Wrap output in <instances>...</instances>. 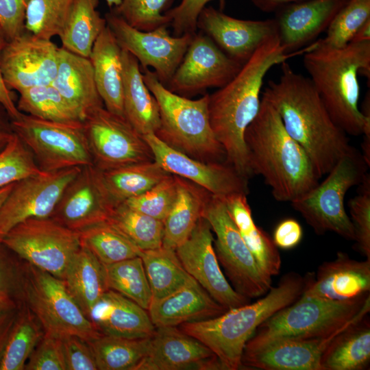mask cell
Wrapping results in <instances>:
<instances>
[{"label":"cell","instance_id":"9a60e30c","mask_svg":"<svg viewBox=\"0 0 370 370\" xmlns=\"http://www.w3.org/2000/svg\"><path fill=\"white\" fill-rule=\"evenodd\" d=\"M81 168L44 171L16 182L0 207V240L26 219L49 217L65 188Z\"/></svg>","mask_w":370,"mask_h":370},{"label":"cell","instance_id":"cb8c5ba5","mask_svg":"<svg viewBox=\"0 0 370 370\" xmlns=\"http://www.w3.org/2000/svg\"><path fill=\"white\" fill-rule=\"evenodd\" d=\"M306 278L301 296L336 301L358 299L369 294L370 259L358 261L338 251L334 260L323 262Z\"/></svg>","mask_w":370,"mask_h":370},{"label":"cell","instance_id":"f35d334b","mask_svg":"<svg viewBox=\"0 0 370 370\" xmlns=\"http://www.w3.org/2000/svg\"><path fill=\"white\" fill-rule=\"evenodd\" d=\"M151 338H125L102 334L88 342L98 370H134L147 354Z\"/></svg>","mask_w":370,"mask_h":370},{"label":"cell","instance_id":"bcb514c9","mask_svg":"<svg viewBox=\"0 0 370 370\" xmlns=\"http://www.w3.org/2000/svg\"><path fill=\"white\" fill-rule=\"evenodd\" d=\"M42 172L32 153L14 133L0 151V188Z\"/></svg>","mask_w":370,"mask_h":370},{"label":"cell","instance_id":"b9f144b4","mask_svg":"<svg viewBox=\"0 0 370 370\" xmlns=\"http://www.w3.org/2000/svg\"><path fill=\"white\" fill-rule=\"evenodd\" d=\"M103 266L108 289L149 309L153 297L140 256Z\"/></svg>","mask_w":370,"mask_h":370},{"label":"cell","instance_id":"ee69618b","mask_svg":"<svg viewBox=\"0 0 370 370\" xmlns=\"http://www.w3.org/2000/svg\"><path fill=\"white\" fill-rule=\"evenodd\" d=\"M74 0H30L25 30L45 40L60 36Z\"/></svg>","mask_w":370,"mask_h":370},{"label":"cell","instance_id":"5b68a950","mask_svg":"<svg viewBox=\"0 0 370 370\" xmlns=\"http://www.w3.org/2000/svg\"><path fill=\"white\" fill-rule=\"evenodd\" d=\"M306 280V275L288 273L254 303L227 310L214 318L185 323L177 328L209 348L225 370H237L242 367L245 345L257 328L296 301L304 291Z\"/></svg>","mask_w":370,"mask_h":370},{"label":"cell","instance_id":"ffe728a7","mask_svg":"<svg viewBox=\"0 0 370 370\" xmlns=\"http://www.w3.org/2000/svg\"><path fill=\"white\" fill-rule=\"evenodd\" d=\"M143 136L153 152L154 160L169 173L188 180L223 198L249 193L248 179L226 162H201L171 148L154 134Z\"/></svg>","mask_w":370,"mask_h":370},{"label":"cell","instance_id":"8d00e7d4","mask_svg":"<svg viewBox=\"0 0 370 370\" xmlns=\"http://www.w3.org/2000/svg\"><path fill=\"white\" fill-rule=\"evenodd\" d=\"M101 173L109 192L119 203L143 193L171 175L155 160L101 171Z\"/></svg>","mask_w":370,"mask_h":370},{"label":"cell","instance_id":"9f6ffc18","mask_svg":"<svg viewBox=\"0 0 370 370\" xmlns=\"http://www.w3.org/2000/svg\"><path fill=\"white\" fill-rule=\"evenodd\" d=\"M302 236L303 230L299 223L293 219H286L276 226L272 239L277 247L289 249L296 247Z\"/></svg>","mask_w":370,"mask_h":370},{"label":"cell","instance_id":"7bdbcfd3","mask_svg":"<svg viewBox=\"0 0 370 370\" xmlns=\"http://www.w3.org/2000/svg\"><path fill=\"white\" fill-rule=\"evenodd\" d=\"M79 233L81 245L88 249L103 264L139 256L141 252L106 221L90 226Z\"/></svg>","mask_w":370,"mask_h":370},{"label":"cell","instance_id":"7dc6e473","mask_svg":"<svg viewBox=\"0 0 370 370\" xmlns=\"http://www.w3.org/2000/svg\"><path fill=\"white\" fill-rule=\"evenodd\" d=\"M177 193V177L171 174L147 191L123 203L133 210L163 221L174 204Z\"/></svg>","mask_w":370,"mask_h":370},{"label":"cell","instance_id":"6f0895ef","mask_svg":"<svg viewBox=\"0 0 370 370\" xmlns=\"http://www.w3.org/2000/svg\"><path fill=\"white\" fill-rule=\"evenodd\" d=\"M23 304L0 305V358Z\"/></svg>","mask_w":370,"mask_h":370},{"label":"cell","instance_id":"30bf717a","mask_svg":"<svg viewBox=\"0 0 370 370\" xmlns=\"http://www.w3.org/2000/svg\"><path fill=\"white\" fill-rule=\"evenodd\" d=\"M10 124L43 171L93 165L84 123H59L23 113Z\"/></svg>","mask_w":370,"mask_h":370},{"label":"cell","instance_id":"be15d7a7","mask_svg":"<svg viewBox=\"0 0 370 370\" xmlns=\"http://www.w3.org/2000/svg\"><path fill=\"white\" fill-rule=\"evenodd\" d=\"M15 183L10 184L9 185H7L4 187H2L0 188V207L1 206L2 204L12 190V188L14 187Z\"/></svg>","mask_w":370,"mask_h":370},{"label":"cell","instance_id":"ac0fdd59","mask_svg":"<svg viewBox=\"0 0 370 370\" xmlns=\"http://www.w3.org/2000/svg\"><path fill=\"white\" fill-rule=\"evenodd\" d=\"M58 49L51 40L27 32L7 42L1 54V70L7 87L20 92L51 84L57 73Z\"/></svg>","mask_w":370,"mask_h":370},{"label":"cell","instance_id":"94428289","mask_svg":"<svg viewBox=\"0 0 370 370\" xmlns=\"http://www.w3.org/2000/svg\"><path fill=\"white\" fill-rule=\"evenodd\" d=\"M13 134L11 124L8 123L0 114V151L5 147Z\"/></svg>","mask_w":370,"mask_h":370},{"label":"cell","instance_id":"7402d4cb","mask_svg":"<svg viewBox=\"0 0 370 370\" xmlns=\"http://www.w3.org/2000/svg\"><path fill=\"white\" fill-rule=\"evenodd\" d=\"M220 370L214 353L177 327L157 328L146 356L134 370Z\"/></svg>","mask_w":370,"mask_h":370},{"label":"cell","instance_id":"f1b7e54d","mask_svg":"<svg viewBox=\"0 0 370 370\" xmlns=\"http://www.w3.org/2000/svg\"><path fill=\"white\" fill-rule=\"evenodd\" d=\"M125 119L142 136L155 134L160 124L156 99L144 82L138 60L121 49Z\"/></svg>","mask_w":370,"mask_h":370},{"label":"cell","instance_id":"4316f807","mask_svg":"<svg viewBox=\"0 0 370 370\" xmlns=\"http://www.w3.org/2000/svg\"><path fill=\"white\" fill-rule=\"evenodd\" d=\"M90 319L105 335L149 338L156 330L147 310L110 289L96 304Z\"/></svg>","mask_w":370,"mask_h":370},{"label":"cell","instance_id":"277c9868","mask_svg":"<svg viewBox=\"0 0 370 370\" xmlns=\"http://www.w3.org/2000/svg\"><path fill=\"white\" fill-rule=\"evenodd\" d=\"M318 41V40H317ZM304 65L335 123L347 134L363 135L362 152L370 153V112L358 106V75L369 79L370 41L350 42L340 49L319 45L305 53Z\"/></svg>","mask_w":370,"mask_h":370},{"label":"cell","instance_id":"52a82bcc","mask_svg":"<svg viewBox=\"0 0 370 370\" xmlns=\"http://www.w3.org/2000/svg\"><path fill=\"white\" fill-rule=\"evenodd\" d=\"M369 304V294L345 301L301 295L262 322L247 341L244 350L257 349L283 338L330 334Z\"/></svg>","mask_w":370,"mask_h":370},{"label":"cell","instance_id":"836d02e7","mask_svg":"<svg viewBox=\"0 0 370 370\" xmlns=\"http://www.w3.org/2000/svg\"><path fill=\"white\" fill-rule=\"evenodd\" d=\"M367 315L332 340L321 356V370L367 369L370 362V322Z\"/></svg>","mask_w":370,"mask_h":370},{"label":"cell","instance_id":"11a10c76","mask_svg":"<svg viewBox=\"0 0 370 370\" xmlns=\"http://www.w3.org/2000/svg\"><path fill=\"white\" fill-rule=\"evenodd\" d=\"M29 1L0 0V27L8 42L26 32V12Z\"/></svg>","mask_w":370,"mask_h":370},{"label":"cell","instance_id":"1f68e13d","mask_svg":"<svg viewBox=\"0 0 370 370\" xmlns=\"http://www.w3.org/2000/svg\"><path fill=\"white\" fill-rule=\"evenodd\" d=\"M227 212L261 271L271 278L279 274L281 257L270 236L256 225L247 195L234 194L223 198Z\"/></svg>","mask_w":370,"mask_h":370},{"label":"cell","instance_id":"2e32d148","mask_svg":"<svg viewBox=\"0 0 370 370\" xmlns=\"http://www.w3.org/2000/svg\"><path fill=\"white\" fill-rule=\"evenodd\" d=\"M118 204L109 192L101 171L89 165L82 167L67 185L49 217L79 232L107 221Z\"/></svg>","mask_w":370,"mask_h":370},{"label":"cell","instance_id":"4dcf8cb0","mask_svg":"<svg viewBox=\"0 0 370 370\" xmlns=\"http://www.w3.org/2000/svg\"><path fill=\"white\" fill-rule=\"evenodd\" d=\"M177 193L174 204L163 221L162 246L176 249L190 236L202 217L211 193L177 176Z\"/></svg>","mask_w":370,"mask_h":370},{"label":"cell","instance_id":"7c38bea8","mask_svg":"<svg viewBox=\"0 0 370 370\" xmlns=\"http://www.w3.org/2000/svg\"><path fill=\"white\" fill-rule=\"evenodd\" d=\"M202 217L216 236L213 243L218 261L234 290L249 299L267 293L271 288V278L260 269L230 217L223 198L212 194Z\"/></svg>","mask_w":370,"mask_h":370},{"label":"cell","instance_id":"db71d44e","mask_svg":"<svg viewBox=\"0 0 370 370\" xmlns=\"http://www.w3.org/2000/svg\"><path fill=\"white\" fill-rule=\"evenodd\" d=\"M212 0H182L174 8L165 13L170 20L175 35L195 34L199 16L206 5ZM223 5L225 0H219Z\"/></svg>","mask_w":370,"mask_h":370},{"label":"cell","instance_id":"9c48e42d","mask_svg":"<svg viewBox=\"0 0 370 370\" xmlns=\"http://www.w3.org/2000/svg\"><path fill=\"white\" fill-rule=\"evenodd\" d=\"M23 303L45 333L59 338L78 336L90 342L103 334L84 313L64 281L25 262Z\"/></svg>","mask_w":370,"mask_h":370},{"label":"cell","instance_id":"816d5d0a","mask_svg":"<svg viewBox=\"0 0 370 370\" xmlns=\"http://www.w3.org/2000/svg\"><path fill=\"white\" fill-rule=\"evenodd\" d=\"M25 370H66L61 338L45 333L36 346Z\"/></svg>","mask_w":370,"mask_h":370},{"label":"cell","instance_id":"8992f818","mask_svg":"<svg viewBox=\"0 0 370 370\" xmlns=\"http://www.w3.org/2000/svg\"><path fill=\"white\" fill-rule=\"evenodd\" d=\"M143 80L157 101L160 124L154 134L162 142L204 162H224L226 155L209 118V94L190 99L169 90L153 71L143 68Z\"/></svg>","mask_w":370,"mask_h":370},{"label":"cell","instance_id":"e0dca14e","mask_svg":"<svg viewBox=\"0 0 370 370\" xmlns=\"http://www.w3.org/2000/svg\"><path fill=\"white\" fill-rule=\"evenodd\" d=\"M243 64L223 52L208 36L195 34L166 87L184 97L209 88H219L238 73Z\"/></svg>","mask_w":370,"mask_h":370},{"label":"cell","instance_id":"7a4b0ae2","mask_svg":"<svg viewBox=\"0 0 370 370\" xmlns=\"http://www.w3.org/2000/svg\"><path fill=\"white\" fill-rule=\"evenodd\" d=\"M262 98L276 110L288 134L305 150L319 175H326L350 149L347 134L333 121L309 77L286 62Z\"/></svg>","mask_w":370,"mask_h":370},{"label":"cell","instance_id":"d4e9b609","mask_svg":"<svg viewBox=\"0 0 370 370\" xmlns=\"http://www.w3.org/2000/svg\"><path fill=\"white\" fill-rule=\"evenodd\" d=\"M348 0H306L281 8L275 18L286 53L297 51L327 29Z\"/></svg>","mask_w":370,"mask_h":370},{"label":"cell","instance_id":"e575fe53","mask_svg":"<svg viewBox=\"0 0 370 370\" xmlns=\"http://www.w3.org/2000/svg\"><path fill=\"white\" fill-rule=\"evenodd\" d=\"M99 0H74L59 36L62 48L88 58L93 45L106 27L97 11Z\"/></svg>","mask_w":370,"mask_h":370},{"label":"cell","instance_id":"3957f363","mask_svg":"<svg viewBox=\"0 0 370 370\" xmlns=\"http://www.w3.org/2000/svg\"><path fill=\"white\" fill-rule=\"evenodd\" d=\"M244 138L253 175H262L275 200L291 203L319 183L321 176L310 158L265 99Z\"/></svg>","mask_w":370,"mask_h":370},{"label":"cell","instance_id":"6125c7cd","mask_svg":"<svg viewBox=\"0 0 370 370\" xmlns=\"http://www.w3.org/2000/svg\"><path fill=\"white\" fill-rule=\"evenodd\" d=\"M365 41H370V18L358 29L351 40L354 42Z\"/></svg>","mask_w":370,"mask_h":370},{"label":"cell","instance_id":"d6986e66","mask_svg":"<svg viewBox=\"0 0 370 370\" xmlns=\"http://www.w3.org/2000/svg\"><path fill=\"white\" fill-rule=\"evenodd\" d=\"M213 243L211 227L202 217L175 251L186 272L225 309L249 303L250 299L236 292L227 280L219 266Z\"/></svg>","mask_w":370,"mask_h":370},{"label":"cell","instance_id":"d6a6232c","mask_svg":"<svg viewBox=\"0 0 370 370\" xmlns=\"http://www.w3.org/2000/svg\"><path fill=\"white\" fill-rule=\"evenodd\" d=\"M62 280L82 310L90 319L95 306L108 290L103 264L82 245L67 267Z\"/></svg>","mask_w":370,"mask_h":370},{"label":"cell","instance_id":"60d3db41","mask_svg":"<svg viewBox=\"0 0 370 370\" xmlns=\"http://www.w3.org/2000/svg\"><path fill=\"white\" fill-rule=\"evenodd\" d=\"M140 250L162 246L163 221L118 204L107 221Z\"/></svg>","mask_w":370,"mask_h":370},{"label":"cell","instance_id":"ab89813d","mask_svg":"<svg viewBox=\"0 0 370 370\" xmlns=\"http://www.w3.org/2000/svg\"><path fill=\"white\" fill-rule=\"evenodd\" d=\"M45 334L34 313L23 303L0 358V370H24Z\"/></svg>","mask_w":370,"mask_h":370},{"label":"cell","instance_id":"f5cc1de1","mask_svg":"<svg viewBox=\"0 0 370 370\" xmlns=\"http://www.w3.org/2000/svg\"><path fill=\"white\" fill-rule=\"evenodd\" d=\"M66 370H98L89 343L75 335L61 338Z\"/></svg>","mask_w":370,"mask_h":370},{"label":"cell","instance_id":"74e56055","mask_svg":"<svg viewBox=\"0 0 370 370\" xmlns=\"http://www.w3.org/2000/svg\"><path fill=\"white\" fill-rule=\"evenodd\" d=\"M140 257L151 288L152 299L164 297L193 278L183 267L175 249L162 246L141 251Z\"/></svg>","mask_w":370,"mask_h":370},{"label":"cell","instance_id":"ba28073f","mask_svg":"<svg viewBox=\"0 0 370 370\" xmlns=\"http://www.w3.org/2000/svg\"><path fill=\"white\" fill-rule=\"evenodd\" d=\"M369 166L362 153L351 146L323 182L291 202L293 208L316 234L332 232L354 241V228L345 208V197L349 188L362 182Z\"/></svg>","mask_w":370,"mask_h":370},{"label":"cell","instance_id":"5bb4252c","mask_svg":"<svg viewBox=\"0 0 370 370\" xmlns=\"http://www.w3.org/2000/svg\"><path fill=\"white\" fill-rule=\"evenodd\" d=\"M107 25L121 49L133 55L142 68L152 67L165 86L181 63L195 35L173 36L162 25L151 31L137 29L114 10L106 14Z\"/></svg>","mask_w":370,"mask_h":370},{"label":"cell","instance_id":"e7e4bbea","mask_svg":"<svg viewBox=\"0 0 370 370\" xmlns=\"http://www.w3.org/2000/svg\"><path fill=\"white\" fill-rule=\"evenodd\" d=\"M107 5L109 8H112L113 7H117L121 3V0H106Z\"/></svg>","mask_w":370,"mask_h":370},{"label":"cell","instance_id":"f6af8a7d","mask_svg":"<svg viewBox=\"0 0 370 370\" xmlns=\"http://www.w3.org/2000/svg\"><path fill=\"white\" fill-rule=\"evenodd\" d=\"M370 18V0H348L336 14L319 45L340 49L349 44L358 29Z\"/></svg>","mask_w":370,"mask_h":370},{"label":"cell","instance_id":"484cf974","mask_svg":"<svg viewBox=\"0 0 370 370\" xmlns=\"http://www.w3.org/2000/svg\"><path fill=\"white\" fill-rule=\"evenodd\" d=\"M227 310L193 278L164 297L152 299L147 310L156 328L214 318Z\"/></svg>","mask_w":370,"mask_h":370},{"label":"cell","instance_id":"f546056e","mask_svg":"<svg viewBox=\"0 0 370 370\" xmlns=\"http://www.w3.org/2000/svg\"><path fill=\"white\" fill-rule=\"evenodd\" d=\"M51 84L82 112L85 119L94 110L104 106L88 58L59 47L57 73Z\"/></svg>","mask_w":370,"mask_h":370},{"label":"cell","instance_id":"680465c9","mask_svg":"<svg viewBox=\"0 0 370 370\" xmlns=\"http://www.w3.org/2000/svg\"><path fill=\"white\" fill-rule=\"evenodd\" d=\"M7 42L2 29L0 27V104L11 119L14 120L19 118L23 113L19 111L15 105L10 89L5 85L1 73V54Z\"/></svg>","mask_w":370,"mask_h":370},{"label":"cell","instance_id":"d590c367","mask_svg":"<svg viewBox=\"0 0 370 370\" xmlns=\"http://www.w3.org/2000/svg\"><path fill=\"white\" fill-rule=\"evenodd\" d=\"M20 112L45 120L64 123H84L85 116L51 84L34 86L19 92Z\"/></svg>","mask_w":370,"mask_h":370},{"label":"cell","instance_id":"83f0119b","mask_svg":"<svg viewBox=\"0 0 370 370\" xmlns=\"http://www.w3.org/2000/svg\"><path fill=\"white\" fill-rule=\"evenodd\" d=\"M89 59L104 107L124 117L121 48L108 25L95 40Z\"/></svg>","mask_w":370,"mask_h":370},{"label":"cell","instance_id":"8fae6325","mask_svg":"<svg viewBox=\"0 0 370 370\" xmlns=\"http://www.w3.org/2000/svg\"><path fill=\"white\" fill-rule=\"evenodd\" d=\"M0 243L23 261L61 280L82 247L78 232L51 217L26 219L12 227Z\"/></svg>","mask_w":370,"mask_h":370},{"label":"cell","instance_id":"6da1fadb","mask_svg":"<svg viewBox=\"0 0 370 370\" xmlns=\"http://www.w3.org/2000/svg\"><path fill=\"white\" fill-rule=\"evenodd\" d=\"M312 49L311 44L286 53L278 34L274 35L258 48L227 84L209 95L210 122L225 152V162L248 180L253 173L244 136L260 110L264 78L273 66Z\"/></svg>","mask_w":370,"mask_h":370},{"label":"cell","instance_id":"681fc988","mask_svg":"<svg viewBox=\"0 0 370 370\" xmlns=\"http://www.w3.org/2000/svg\"><path fill=\"white\" fill-rule=\"evenodd\" d=\"M25 261L0 243V305L23 304Z\"/></svg>","mask_w":370,"mask_h":370},{"label":"cell","instance_id":"603a6c76","mask_svg":"<svg viewBox=\"0 0 370 370\" xmlns=\"http://www.w3.org/2000/svg\"><path fill=\"white\" fill-rule=\"evenodd\" d=\"M197 27L227 56L241 64L247 62L265 40L278 34L275 19L242 20L212 7L202 10Z\"/></svg>","mask_w":370,"mask_h":370},{"label":"cell","instance_id":"c3c4849f","mask_svg":"<svg viewBox=\"0 0 370 370\" xmlns=\"http://www.w3.org/2000/svg\"><path fill=\"white\" fill-rule=\"evenodd\" d=\"M170 0H121L114 11L133 27L145 32L170 25L162 12Z\"/></svg>","mask_w":370,"mask_h":370},{"label":"cell","instance_id":"91938a15","mask_svg":"<svg viewBox=\"0 0 370 370\" xmlns=\"http://www.w3.org/2000/svg\"><path fill=\"white\" fill-rule=\"evenodd\" d=\"M306 0H251L252 3L264 12H272L288 4Z\"/></svg>","mask_w":370,"mask_h":370},{"label":"cell","instance_id":"44dd1931","mask_svg":"<svg viewBox=\"0 0 370 370\" xmlns=\"http://www.w3.org/2000/svg\"><path fill=\"white\" fill-rule=\"evenodd\" d=\"M369 311L370 305L341 328L326 336L283 338L257 349L244 350L241 365L262 370H321V356L332 340Z\"/></svg>","mask_w":370,"mask_h":370},{"label":"cell","instance_id":"f907efd6","mask_svg":"<svg viewBox=\"0 0 370 370\" xmlns=\"http://www.w3.org/2000/svg\"><path fill=\"white\" fill-rule=\"evenodd\" d=\"M356 249L370 259V175L358 185V195L348 201Z\"/></svg>","mask_w":370,"mask_h":370},{"label":"cell","instance_id":"4fadbf2b","mask_svg":"<svg viewBox=\"0 0 370 370\" xmlns=\"http://www.w3.org/2000/svg\"><path fill=\"white\" fill-rule=\"evenodd\" d=\"M84 127L93 165L101 171L154 160L143 136L124 117L104 106L87 115Z\"/></svg>","mask_w":370,"mask_h":370}]
</instances>
